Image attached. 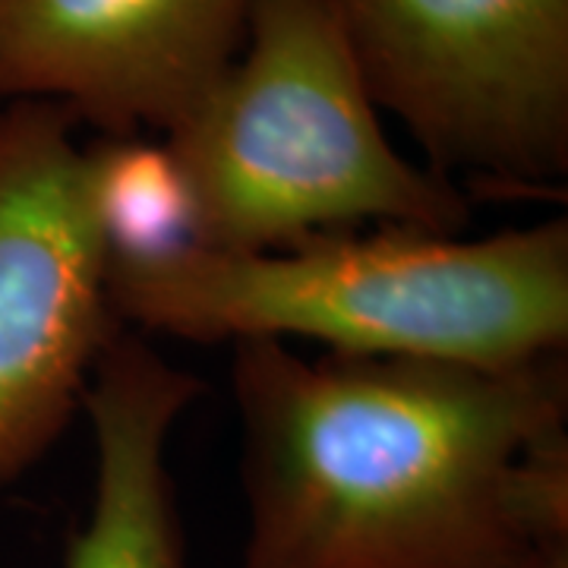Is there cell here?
Instances as JSON below:
<instances>
[{"instance_id": "1", "label": "cell", "mask_w": 568, "mask_h": 568, "mask_svg": "<svg viewBox=\"0 0 568 568\" xmlns=\"http://www.w3.org/2000/svg\"><path fill=\"white\" fill-rule=\"evenodd\" d=\"M241 568H540L568 552V357L508 366L234 342Z\"/></svg>"}, {"instance_id": "2", "label": "cell", "mask_w": 568, "mask_h": 568, "mask_svg": "<svg viewBox=\"0 0 568 568\" xmlns=\"http://www.w3.org/2000/svg\"><path fill=\"white\" fill-rule=\"evenodd\" d=\"M108 297L136 335L310 338L335 354L525 364L568 347V222L493 237L361 227L265 253H111Z\"/></svg>"}, {"instance_id": "3", "label": "cell", "mask_w": 568, "mask_h": 568, "mask_svg": "<svg viewBox=\"0 0 568 568\" xmlns=\"http://www.w3.org/2000/svg\"><path fill=\"white\" fill-rule=\"evenodd\" d=\"M162 142L186 193L190 244L203 250L470 224L458 181L392 145L323 0H253L237 61Z\"/></svg>"}, {"instance_id": "4", "label": "cell", "mask_w": 568, "mask_h": 568, "mask_svg": "<svg viewBox=\"0 0 568 568\" xmlns=\"http://www.w3.org/2000/svg\"><path fill=\"white\" fill-rule=\"evenodd\" d=\"M366 92L429 168L499 196L568 174V0H323Z\"/></svg>"}, {"instance_id": "5", "label": "cell", "mask_w": 568, "mask_h": 568, "mask_svg": "<svg viewBox=\"0 0 568 568\" xmlns=\"http://www.w3.org/2000/svg\"><path fill=\"white\" fill-rule=\"evenodd\" d=\"M77 126L63 104H0V487L61 439L123 332Z\"/></svg>"}, {"instance_id": "6", "label": "cell", "mask_w": 568, "mask_h": 568, "mask_svg": "<svg viewBox=\"0 0 568 568\" xmlns=\"http://www.w3.org/2000/svg\"><path fill=\"white\" fill-rule=\"evenodd\" d=\"M250 3L0 0V104L54 102L102 140H164L237 61Z\"/></svg>"}, {"instance_id": "7", "label": "cell", "mask_w": 568, "mask_h": 568, "mask_svg": "<svg viewBox=\"0 0 568 568\" xmlns=\"http://www.w3.org/2000/svg\"><path fill=\"white\" fill-rule=\"evenodd\" d=\"M203 392L200 376L130 328L108 345L82 398L95 443L92 508L63 568H190L168 439Z\"/></svg>"}, {"instance_id": "8", "label": "cell", "mask_w": 568, "mask_h": 568, "mask_svg": "<svg viewBox=\"0 0 568 568\" xmlns=\"http://www.w3.org/2000/svg\"><path fill=\"white\" fill-rule=\"evenodd\" d=\"M85 155L111 253H162L190 244L186 193L164 142L99 140Z\"/></svg>"}, {"instance_id": "9", "label": "cell", "mask_w": 568, "mask_h": 568, "mask_svg": "<svg viewBox=\"0 0 568 568\" xmlns=\"http://www.w3.org/2000/svg\"><path fill=\"white\" fill-rule=\"evenodd\" d=\"M540 568H568V552H559V556H552L549 562H544Z\"/></svg>"}]
</instances>
